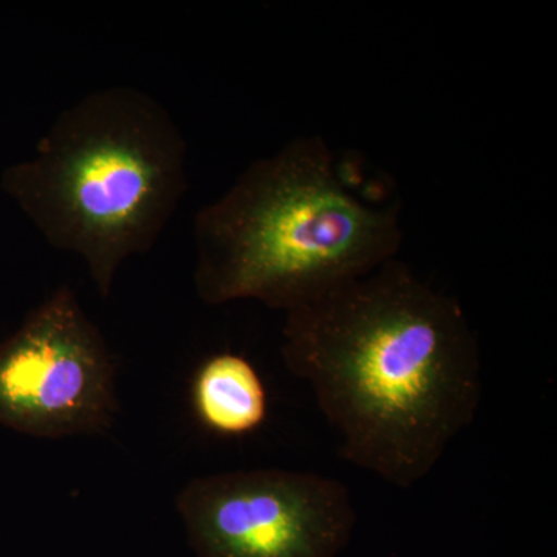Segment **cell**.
<instances>
[{
  "label": "cell",
  "instance_id": "2",
  "mask_svg": "<svg viewBox=\"0 0 557 557\" xmlns=\"http://www.w3.org/2000/svg\"><path fill=\"white\" fill-rule=\"evenodd\" d=\"M197 295L289 310L397 259L399 205L324 138L298 137L252 161L194 220Z\"/></svg>",
  "mask_w": 557,
  "mask_h": 557
},
{
  "label": "cell",
  "instance_id": "6",
  "mask_svg": "<svg viewBox=\"0 0 557 557\" xmlns=\"http://www.w3.org/2000/svg\"><path fill=\"white\" fill-rule=\"evenodd\" d=\"M190 403L201 426L219 437H245L269 418V391L259 370L234 351L201 361L190 383Z\"/></svg>",
  "mask_w": 557,
  "mask_h": 557
},
{
  "label": "cell",
  "instance_id": "1",
  "mask_svg": "<svg viewBox=\"0 0 557 557\" xmlns=\"http://www.w3.org/2000/svg\"><path fill=\"white\" fill-rule=\"evenodd\" d=\"M282 359L355 467L409 490L474 421L482 366L456 298L392 259L287 311Z\"/></svg>",
  "mask_w": 557,
  "mask_h": 557
},
{
  "label": "cell",
  "instance_id": "5",
  "mask_svg": "<svg viewBox=\"0 0 557 557\" xmlns=\"http://www.w3.org/2000/svg\"><path fill=\"white\" fill-rule=\"evenodd\" d=\"M119 413L101 330L61 285L0 343V424L38 438L102 434Z\"/></svg>",
  "mask_w": 557,
  "mask_h": 557
},
{
  "label": "cell",
  "instance_id": "3",
  "mask_svg": "<svg viewBox=\"0 0 557 557\" xmlns=\"http://www.w3.org/2000/svg\"><path fill=\"white\" fill-rule=\"evenodd\" d=\"M188 146L170 110L131 86L89 91L62 110L0 189L50 247L84 260L102 298L146 255L188 189Z\"/></svg>",
  "mask_w": 557,
  "mask_h": 557
},
{
  "label": "cell",
  "instance_id": "4",
  "mask_svg": "<svg viewBox=\"0 0 557 557\" xmlns=\"http://www.w3.org/2000/svg\"><path fill=\"white\" fill-rule=\"evenodd\" d=\"M177 511L196 557H338L357 525L339 480L278 468L190 480Z\"/></svg>",
  "mask_w": 557,
  "mask_h": 557
}]
</instances>
